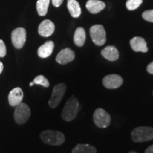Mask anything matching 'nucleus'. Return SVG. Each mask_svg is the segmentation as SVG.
<instances>
[{
  "label": "nucleus",
  "instance_id": "26",
  "mask_svg": "<svg viewBox=\"0 0 153 153\" xmlns=\"http://www.w3.org/2000/svg\"><path fill=\"white\" fill-rule=\"evenodd\" d=\"M147 71L148 72V73L153 74V62L150 63L147 67Z\"/></svg>",
  "mask_w": 153,
  "mask_h": 153
},
{
  "label": "nucleus",
  "instance_id": "19",
  "mask_svg": "<svg viewBox=\"0 0 153 153\" xmlns=\"http://www.w3.org/2000/svg\"><path fill=\"white\" fill-rule=\"evenodd\" d=\"M72 153H97V149L89 144H78L73 148Z\"/></svg>",
  "mask_w": 153,
  "mask_h": 153
},
{
  "label": "nucleus",
  "instance_id": "13",
  "mask_svg": "<svg viewBox=\"0 0 153 153\" xmlns=\"http://www.w3.org/2000/svg\"><path fill=\"white\" fill-rule=\"evenodd\" d=\"M130 44L132 49L135 52H142L147 53L148 51V46H147V43L145 41L144 38L141 37H134L132 38L130 41Z\"/></svg>",
  "mask_w": 153,
  "mask_h": 153
},
{
  "label": "nucleus",
  "instance_id": "2",
  "mask_svg": "<svg viewBox=\"0 0 153 153\" xmlns=\"http://www.w3.org/2000/svg\"><path fill=\"white\" fill-rule=\"evenodd\" d=\"M40 137L44 143L50 145H60L65 141V137L62 132L52 130L41 132Z\"/></svg>",
  "mask_w": 153,
  "mask_h": 153
},
{
  "label": "nucleus",
  "instance_id": "29",
  "mask_svg": "<svg viewBox=\"0 0 153 153\" xmlns=\"http://www.w3.org/2000/svg\"><path fill=\"white\" fill-rule=\"evenodd\" d=\"M33 85H34V84H33V82H30V83L29 84L30 87H32V86H33Z\"/></svg>",
  "mask_w": 153,
  "mask_h": 153
},
{
  "label": "nucleus",
  "instance_id": "6",
  "mask_svg": "<svg viewBox=\"0 0 153 153\" xmlns=\"http://www.w3.org/2000/svg\"><path fill=\"white\" fill-rule=\"evenodd\" d=\"M90 36L92 41L99 46H101L106 43V31L102 25H94L90 28Z\"/></svg>",
  "mask_w": 153,
  "mask_h": 153
},
{
  "label": "nucleus",
  "instance_id": "16",
  "mask_svg": "<svg viewBox=\"0 0 153 153\" xmlns=\"http://www.w3.org/2000/svg\"><path fill=\"white\" fill-rule=\"evenodd\" d=\"M54 43L53 41H49L42 45L38 50V56L41 58H46L52 54L53 49H54Z\"/></svg>",
  "mask_w": 153,
  "mask_h": 153
},
{
  "label": "nucleus",
  "instance_id": "8",
  "mask_svg": "<svg viewBox=\"0 0 153 153\" xmlns=\"http://www.w3.org/2000/svg\"><path fill=\"white\" fill-rule=\"evenodd\" d=\"M26 31L24 28H17L11 33V41L17 49L22 48L26 43Z\"/></svg>",
  "mask_w": 153,
  "mask_h": 153
},
{
  "label": "nucleus",
  "instance_id": "28",
  "mask_svg": "<svg viewBox=\"0 0 153 153\" xmlns=\"http://www.w3.org/2000/svg\"><path fill=\"white\" fill-rule=\"evenodd\" d=\"M3 70H4V65H3V63L1 62V61H0V74H1V72H2Z\"/></svg>",
  "mask_w": 153,
  "mask_h": 153
},
{
  "label": "nucleus",
  "instance_id": "4",
  "mask_svg": "<svg viewBox=\"0 0 153 153\" xmlns=\"http://www.w3.org/2000/svg\"><path fill=\"white\" fill-rule=\"evenodd\" d=\"M14 116L16 123L19 125L26 123L30 116V109L29 106L25 103H20L16 106Z\"/></svg>",
  "mask_w": 153,
  "mask_h": 153
},
{
  "label": "nucleus",
  "instance_id": "17",
  "mask_svg": "<svg viewBox=\"0 0 153 153\" xmlns=\"http://www.w3.org/2000/svg\"><path fill=\"white\" fill-rule=\"evenodd\" d=\"M68 8L71 16L74 18H78L81 15V7L76 0H68Z\"/></svg>",
  "mask_w": 153,
  "mask_h": 153
},
{
  "label": "nucleus",
  "instance_id": "5",
  "mask_svg": "<svg viewBox=\"0 0 153 153\" xmlns=\"http://www.w3.org/2000/svg\"><path fill=\"white\" fill-rule=\"evenodd\" d=\"M67 89L65 84L60 83L55 85L53 89L52 94H51V99L48 101V104L51 108H55L58 106L60 101L64 97Z\"/></svg>",
  "mask_w": 153,
  "mask_h": 153
},
{
  "label": "nucleus",
  "instance_id": "12",
  "mask_svg": "<svg viewBox=\"0 0 153 153\" xmlns=\"http://www.w3.org/2000/svg\"><path fill=\"white\" fill-rule=\"evenodd\" d=\"M54 31L55 24L48 19L43 21L38 26V33L43 37H48L52 35Z\"/></svg>",
  "mask_w": 153,
  "mask_h": 153
},
{
  "label": "nucleus",
  "instance_id": "10",
  "mask_svg": "<svg viewBox=\"0 0 153 153\" xmlns=\"http://www.w3.org/2000/svg\"><path fill=\"white\" fill-rule=\"evenodd\" d=\"M75 57V54L74 51L70 48H65L62 50L57 55L56 62L60 65H66L68 63L72 62Z\"/></svg>",
  "mask_w": 153,
  "mask_h": 153
},
{
  "label": "nucleus",
  "instance_id": "23",
  "mask_svg": "<svg viewBox=\"0 0 153 153\" xmlns=\"http://www.w3.org/2000/svg\"><path fill=\"white\" fill-rule=\"evenodd\" d=\"M143 18L148 22L153 23V9L144 11L143 13Z\"/></svg>",
  "mask_w": 153,
  "mask_h": 153
},
{
  "label": "nucleus",
  "instance_id": "7",
  "mask_svg": "<svg viewBox=\"0 0 153 153\" xmlns=\"http://www.w3.org/2000/svg\"><path fill=\"white\" fill-rule=\"evenodd\" d=\"M93 120L95 125L100 128H105L109 126L111 123V116L103 108H99L94 113Z\"/></svg>",
  "mask_w": 153,
  "mask_h": 153
},
{
  "label": "nucleus",
  "instance_id": "1",
  "mask_svg": "<svg viewBox=\"0 0 153 153\" xmlns=\"http://www.w3.org/2000/svg\"><path fill=\"white\" fill-rule=\"evenodd\" d=\"M80 111L79 103L74 96H72L67 101L62 111V119L65 121H72L76 117L78 112Z\"/></svg>",
  "mask_w": 153,
  "mask_h": 153
},
{
  "label": "nucleus",
  "instance_id": "14",
  "mask_svg": "<svg viewBox=\"0 0 153 153\" xmlns=\"http://www.w3.org/2000/svg\"><path fill=\"white\" fill-rule=\"evenodd\" d=\"M101 54L104 58L109 61H116L119 57V53L117 48L112 45H108L103 49Z\"/></svg>",
  "mask_w": 153,
  "mask_h": 153
},
{
  "label": "nucleus",
  "instance_id": "3",
  "mask_svg": "<svg viewBox=\"0 0 153 153\" xmlns=\"http://www.w3.org/2000/svg\"><path fill=\"white\" fill-rule=\"evenodd\" d=\"M132 140L135 143H143L153 140V128L140 126L135 128L131 133Z\"/></svg>",
  "mask_w": 153,
  "mask_h": 153
},
{
  "label": "nucleus",
  "instance_id": "15",
  "mask_svg": "<svg viewBox=\"0 0 153 153\" xmlns=\"http://www.w3.org/2000/svg\"><path fill=\"white\" fill-rule=\"evenodd\" d=\"M106 7L104 1L100 0H89L86 4V7L91 14H97Z\"/></svg>",
  "mask_w": 153,
  "mask_h": 153
},
{
  "label": "nucleus",
  "instance_id": "18",
  "mask_svg": "<svg viewBox=\"0 0 153 153\" xmlns=\"http://www.w3.org/2000/svg\"><path fill=\"white\" fill-rule=\"evenodd\" d=\"M86 32L83 28H76L74 35V43L78 47H82L85 43Z\"/></svg>",
  "mask_w": 153,
  "mask_h": 153
},
{
  "label": "nucleus",
  "instance_id": "27",
  "mask_svg": "<svg viewBox=\"0 0 153 153\" xmlns=\"http://www.w3.org/2000/svg\"><path fill=\"white\" fill-rule=\"evenodd\" d=\"M145 153H153V145L149 146L145 151Z\"/></svg>",
  "mask_w": 153,
  "mask_h": 153
},
{
  "label": "nucleus",
  "instance_id": "11",
  "mask_svg": "<svg viewBox=\"0 0 153 153\" xmlns=\"http://www.w3.org/2000/svg\"><path fill=\"white\" fill-rule=\"evenodd\" d=\"M23 99H24V92L20 87L14 88L9 94V104L11 106H16L22 102Z\"/></svg>",
  "mask_w": 153,
  "mask_h": 153
},
{
  "label": "nucleus",
  "instance_id": "25",
  "mask_svg": "<svg viewBox=\"0 0 153 153\" xmlns=\"http://www.w3.org/2000/svg\"><path fill=\"white\" fill-rule=\"evenodd\" d=\"M63 2V0H52V3L53 6H55V7H59L62 4Z\"/></svg>",
  "mask_w": 153,
  "mask_h": 153
},
{
  "label": "nucleus",
  "instance_id": "9",
  "mask_svg": "<svg viewBox=\"0 0 153 153\" xmlns=\"http://www.w3.org/2000/svg\"><path fill=\"white\" fill-rule=\"evenodd\" d=\"M123 78L116 74H108L103 79V85L107 89H114L120 87L123 84Z\"/></svg>",
  "mask_w": 153,
  "mask_h": 153
},
{
  "label": "nucleus",
  "instance_id": "20",
  "mask_svg": "<svg viewBox=\"0 0 153 153\" xmlns=\"http://www.w3.org/2000/svg\"><path fill=\"white\" fill-rule=\"evenodd\" d=\"M50 0H38L36 3V9L40 16H45L48 13Z\"/></svg>",
  "mask_w": 153,
  "mask_h": 153
},
{
  "label": "nucleus",
  "instance_id": "24",
  "mask_svg": "<svg viewBox=\"0 0 153 153\" xmlns=\"http://www.w3.org/2000/svg\"><path fill=\"white\" fill-rule=\"evenodd\" d=\"M7 54V48L2 40L0 39V57H4Z\"/></svg>",
  "mask_w": 153,
  "mask_h": 153
},
{
  "label": "nucleus",
  "instance_id": "21",
  "mask_svg": "<svg viewBox=\"0 0 153 153\" xmlns=\"http://www.w3.org/2000/svg\"><path fill=\"white\" fill-rule=\"evenodd\" d=\"M143 0H128L126 1V6L127 8L130 11L135 10L138 8V7L142 4Z\"/></svg>",
  "mask_w": 153,
  "mask_h": 153
},
{
  "label": "nucleus",
  "instance_id": "22",
  "mask_svg": "<svg viewBox=\"0 0 153 153\" xmlns=\"http://www.w3.org/2000/svg\"><path fill=\"white\" fill-rule=\"evenodd\" d=\"M34 85H39L43 86V87H48L50 86L49 81L48 80L47 78H45L43 75H38L36 76L35 79H33Z\"/></svg>",
  "mask_w": 153,
  "mask_h": 153
},
{
  "label": "nucleus",
  "instance_id": "30",
  "mask_svg": "<svg viewBox=\"0 0 153 153\" xmlns=\"http://www.w3.org/2000/svg\"><path fill=\"white\" fill-rule=\"evenodd\" d=\"M128 153H137V152H135V151H131V152H129Z\"/></svg>",
  "mask_w": 153,
  "mask_h": 153
}]
</instances>
